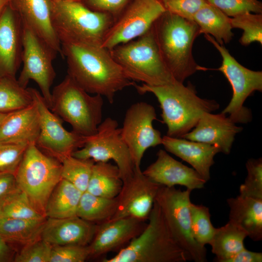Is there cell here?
<instances>
[{"label":"cell","mask_w":262,"mask_h":262,"mask_svg":"<svg viewBox=\"0 0 262 262\" xmlns=\"http://www.w3.org/2000/svg\"><path fill=\"white\" fill-rule=\"evenodd\" d=\"M61 49L67 75L87 93L104 96L111 104L116 93L135 84L127 77L109 50L101 46L64 43Z\"/></svg>","instance_id":"1"},{"label":"cell","mask_w":262,"mask_h":262,"mask_svg":"<svg viewBox=\"0 0 262 262\" xmlns=\"http://www.w3.org/2000/svg\"><path fill=\"white\" fill-rule=\"evenodd\" d=\"M151 30L161 58L177 82L183 83L202 69L192 53L194 42L201 34L193 20L166 10L154 22Z\"/></svg>","instance_id":"2"},{"label":"cell","mask_w":262,"mask_h":262,"mask_svg":"<svg viewBox=\"0 0 262 262\" xmlns=\"http://www.w3.org/2000/svg\"><path fill=\"white\" fill-rule=\"evenodd\" d=\"M134 86L140 94L150 93L156 97L163 123L167 127L166 135L169 137L182 138L196 126L204 112L212 113L219 108L215 100L198 97L191 83L185 86L176 82L159 86L143 83Z\"/></svg>","instance_id":"3"},{"label":"cell","mask_w":262,"mask_h":262,"mask_svg":"<svg viewBox=\"0 0 262 262\" xmlns=\"http://www.w3.org/2000/svg\"><path fill=\"white\" fill-rule=\"evenodd\" d=\"M142 232L103 262H186L188 259L172 235L155 200Z\"/></svg>","instance_id":"4"},{"label":"cell","mask_w":262,"mask_h":262,"mask_svg":"<svg viewBox=\"0 0 262 262\" xmlns=\"http://www.w3.org/2000/svg\"><path fill=\"white\" fill-rule=\"evenodd\" d=\"M52 18L61 45L74 43L101 46L115 21L110 15L93 11L80 1H52Z\"/></svg>","instance_id":"5"},{"label":"cell","mask_w":262,"mask_h":262,"mask_svg":"<svg viewBox=\"0 0 262 262\" xmlns=\"http://www.w3.org/2000/svg\"><path fill=\"white\" fill-rule=\"evenodd\" d=\"M50 110L68 123L72 131L83 136L95 134L102 122L103 100L91 96L68 75L51 92Z\"/></svg>","instance_id":"6"},{"label":"cell","mask_w":262,"mask_h":262,"mask_svg":"<svg viewBox=\"0 0 262 262\" xmlns=\"http://www.w3.org/2000/svg\"><path fill=\"white\" fill-rule=\"evenodd\" d=\"M127 77L150 86L177 82L164 64L150 29L143 35L109 50Z\"/></svg>","instance_id":"7"},{"label":"cell","mask_w":262,"mask_h":262,"mask_svg":"<svg viewBox=\"0 0 262 262\" xmlns=\"http://www.w3.org/2000/svg\"><path fill=\"white\" fill-rule=\"evenodd\" d=\"M61 170L59 160L45 153L35 143H31L28 145L16 173L19 189L45 216L47 201L62 179Z\"/></svg>","instance_id":"8"},{"label":"cell","mask_w":262,"mask_h":262,"mask_svg":"<svg viewBox=\"0 0 262 262\" xmlns=\"http://www.w3.org/2000/svg\"><path fill=\"white\" fill-rule=\"evenodd\" d=\"M174 186L162 185L155 201L160 207L167 227L178 245L189 261H207V250L195 240L192 234L190 213V194Z\"/></svg>","instance_id":"9"},{"label":"cell","mask_w":262,"mask_h":262,"mask_svg":"<svg viewBox=\"0 0 262 262\" xmlns=\"http://www.w3.org/2000/svg\"><path fill=\"white\" fill-rule=\"evenodd\" d=\"M204 36L220 53L222 62L217 70L224 75L232 89L231 100L221 113L229 115L228 116L235 124L249 123L252 120V113L249 108L244 106V103L255 91L262 92V72L244 67L223 45L218 43L209 34H205Z\"/></svg>","instance_id":"10"},{"label":"cell","mask_w":262,"mask_h":262,"mask_svg":"<svg viewBox=\"0 0 262 262\" xmlns=\"http://www.w3.org/2000/svg\"><path fill=\"white\" fill-rule=\"evenodd\" d=\"M72 156L96 162L113 160L117 166L123 181L130 178L134 165L129 149L122 138L117 121L106 118L98 126L97 132L87 136L83 147L74 151Z\"/></svg>","instance_id":"11"},{"label":"cell","mask_w":262,"mask_h":262,"mask_svg":"<svg viewBox=\"0 0 262 262\" xmlns=\"http://www.w3.org/2000/svg\"><path fill=\"white\" fill-rule=\"evenodd\" d=\"M22 69L18 83L27 88L31 80L38 85L47 105L51 106L50 88L56 77L53 61L58 54L34 32L23 24Z\"/></svg>","instance_id":"12"},{"label":"cell","mask_w":262,"mask_h":262,"mask_svg":"<svg viewBox=\"0 0 262 262\" xmlns=\"http://www.w3.org/2000/svg\"><path fill=\"white\" fill-rule=\"evenodd\" d=\"M165 11L160 0H131L109 29L101 47L110 50L138 38Z\"/></svg>","instance_id":"13"},{"label":"cell","mask_w":262,"mask_h":262,"mask_svg":"<svg viewBox=\"0 0 262 262\" xmlns=\"http://www.w3.org/2000/svg\"><path fill=\"white\" fill-rule=\"evenodd\" d=\"M29 89L39 116L40 133L36 146L60 161L83 147L87 137L66 130L62 119L49 108L41 93L36 89Z\"/></svg>","instance_id":"14"},{"label":"cell","mask_w":262,"mask_h":262,"mask_svg":"<svg viewBox=\"0 0 262 262\" xmlns=\"http://www.w3.org/2000/svg\"><path fill=\"white\" fill-rule=\"evenodd\" d=\"M156 119L154 107L145 102L132 104L126 112L120 128L121 135L135 168H140L141 160L148 148L162 143L161 132L152 124Z\"/></svg>","instance_id":"15"},{"label":"cell","mask_w":262,"mask_h":262,"mask_svg":"<svg viewBox=\"0 0 262 262\" xmlns=\"http://www.w3.org/2000/svg\"><path fill=\"white\" fill-rule=\"evenodd\" d=\"M161 186L134 167L132 176L123 181L115 213L110 220L131 217L147 221Z\"/></svg>","instance_id":"16"},{"label":"cell","mask_w":262,"mask_h":262,"mask_svg":"<svg viewBox=\"0 0 262 262\" xmlns=\"http://www.w3.org/2000/svg\"><path fill=\"white\" fill-rule=\"evenodd\" d=\"M145 220L125 217L98 224L94 237L88 246L89 257H98L124 247L139 235L147 225Z\"/></svg>","instance_id":"17"},{"label":"cell","mask_w":262,"mask_h":262,"mask_svg":"<svg viewBox=\"0 0 262 262\" xmlns=\"http://www.w3.org/2000/svg\"><path fill=\"white\" fill-rule=\"evenodd\" d=\"M22 23L8 4L0 15V78L14 77L21 64Z\"/></svg>","instance_id":"18"},{"label":"cell","mask_w":262,"mask_h":262,"mask_svg":"<svg viewBox=\"0 0 262 262\" xmlns=\"http://www.w3.org/2000/svg\"><path fill=\"white\" fill-rule=\"evenodd\" d=\"M22 24L62 56L61 43L53 28L51 0H9Z\"/></svg>","instance_id":"19"},{"label":"cell","mask_w":262,"mask_h":262,"mask_svg":"<svg viewBox=\"0 0 262 262\" xmlns=\"http://www.w3.org/2000/svg\"><path fill=\"white\" fill-rule=\"evenodd\" d=\"M235 124L221 113L204 112L196 126L182 138L215 146L220 152L229 154L235 135L243 130Z\"/></svg>","instance_id":"20"},{"label":"cell","mask_w":262,"mask_h":262,"mask_svg":"<svg viewBox=\"0 0 262 262\" xmlns=\"http://www.w3.org/2000/svg\"><path fill=\"white\" fill-rule=\"evenodd\" d=\"M143 173L154 182L168 187L180 185L192 191L203 188L206 183L193 168L175 160L163 149L158 151L156 160Z\"/></svg>","instance_id":"21"},{"label":"cell","mask_w":262,"mask_h":262,"mask_svg":"<svg viewBox=\"0 0 262 262\" xmlns=\"http://www.w3.org/2000/svg\"><path fill=\"white\" fill-rule=\"evenodd\" d=\"M98 226L77 215L63 218H48L41 238L52 246H87L92 241Z\"/></svg>","instance_id":"22"},{"label":"cell","mask_w":262,"mask_h":262,"mask_svg":"<svg viewBox=\"0 0 262 262\" xmlns=\"http://www.w3.org/2000/svg\"><path fill=\"white\" fill-rule=\"evenodd\" d=\"M165 150L189 164L207 182L210 178V169L215 155L220 152L215 146L183 138L164 135L162 143Z\"/></svg>","instance_id":"23"},{"label":"cell","mask_w":262,"mask_h":262,"mask_svg":"<svg viewBox=\"0 0 262 262\" xmlns=\"http://www.w3.org/2000/svg\"><path fill=\"white\" fill-rule=\"evenodd\" d=\"M39 133V116L33 101L27 108L7 115L0 124V144H36Z\"/></svg>","instance_id":"24"},{"label":"cell","mask_w":262,"mask_h":262,"mask_svg":"<svg viewBox=\"0 0 262 262\" xmlns=\"http://www.w3.org/2000/svg\"><path fill=\"white\" fill-rule=\"evenodd\" d=\"M229 221L243 230L253 241L262 240V199L240 195L229 198Z\"/></svg>","instance_id":"25"},{"label":"cell","mask_w":262,"mask_h":262,"mask_svg":"<svg viewBox=\"0 0 262 262\" xmlns=\"http://www.w3.org/2000/svg\"><path fill=\"white\" fill-rule=\"evenodd\" d=\"M82 193L71 183L62 178L47 201L45 216L63 218L76 215Z\"/></svg>","instance_id":"26"},{"label":"cell","mask_w":262,"mask_h":262,"mask_svg":"<svg viewBox=\"0 0 262 262\" xmlns=\"http://www.w3.org/2000/svg\"><path fill=\"white\" fill-rule=\"evenodd\" d=\"M193 21L201 33L210 35L220 45L229 42L233 36L230 18L208 3L195 15Z\"/></svg>","instance_id":"27"},{"label":"cell","mask_w":262,"mask_h":262,"mask_svg":"<svg viewBox=\"0 0 262 262\" xmlns=\"http://www.w3.org/2000/svg\"><path fill=\"white\" fill-rule=\"evenodd\" d=\"M123 185L116 165L108 162L94 164L86 191L96 196L115 198L119 194Z\"/></svg>","instance_id":"28"},{"label":"cell","mask_w":262,"mask_h":262,"mask_svg":"<svg viewBox=\"0 0 262 262\" xmlns=\"http://www.w3.org/2000/svg\"><path fill=\"white\" fill-rule=\"evenodd\" d=\"M246 237L243 230L229 221L224 226L216 228L210 245L216 262H227L244 249V242Z\"/></svg>","instance_id":"29"},{"label":"cell","mask_w":262,"mask_h":262,"mask_svg":"<svg viewBox=\"0 0 262 262\" xmlns=\"http://www.w3.org/2000/svg\"><path fill=\"white\" fill-rule=\"evenodd\" d=\"M117 206V197H104L86 191L82 193L76 215L87 221L100 224L113 217Z\"/></svg>","instance_id":"30"},{"label":"cell","mask_w":262,"mask_h":262,"mask_svg":"<svg viewBox=\"0 0 262 262\" xmlns=\"http://www.w3.org/2000/svg\"><path fill=\"white\" fill-rule=\"evenodd\" d=\"M46 220L0 217V236L25 245L41 238Z\"/></svg>","instance_id":"31"},{"label":"cell","mask_w":262,"mask_h":262,"mask_svg":"<svg viewBox=\"0 0 262 262\" xmlns=\"http://www.w3.org/2000/svg\"><path fill=\"white\" fill-rule=\"evenodd\" d=\"M33 103L29 88L22 87L14 77L0 78V113L8 114Z\"/></svg>","instance_id":"32"},{"label":"cell","mask_w":262,"mask_h":262,"mask_svg":"<svg viewBox=\"0 0 262 262\" xmlns=\"http://www.w3.org/2000/svg\"><path fill=\"white\" fill-rule=\"evenodd\" d=\"M62 178L66 180L82 192L86 191L95 162L90 159H83L72 155L61 160Z\"/></svg>","instance_id":"33"},{"label":"cell","mask_w":262,"mask_h":262,"mask_svg":"<svg viewBox=\"0 0 262 262\" xmlns=\"http://www.w3.org/2000/svg\"><path fill=\"white\" fill-rule=\"evenodd\" d=\"M0 217L26 220H41L46 217L34 208L21 190L7 198L0 210Z\"/></svg>","instance_id":"34"},{"label":"cell","mask_w":262,"mask_h":262,"mask_svg":"<svg viewBox=\"0 0 262 262\" xmlns=\"http://www.w3.org/2000/svg\"><path fill=\"white\" fill-rule=\"evenodd\" d=\"M191 229L194 239L200 245H210L215 228L211 220L208 207L202 205L190 204Z\"/></svg>","instance_id":"35"},{"label":"cell","mask_w":262,"mask_h":262,"mask_svg":"<svg viewBox=\"0 0 262 262\" xmlns=\"http://www.w3.org/2000/svg\"><path fill=\"white\" fill-rule=\"evenodd\" d=\"M233 28L243 31L239 39L241 45L247 46L253 42L262 45V14L246 13L230 18Z\"/></svg>","instance_id":"36"},{"label":"cell","mask_w":262,"mask_h":262,"mask_svg":"<svg viewBox=\"0 0 262 262\" xmlns=\"http://www.w3.org/2000/svg\"><path fill=\"white\" fill-rule=\"evenodd\" d=\"M247 176L239 188V195L262 199V159H249L246 164Z\"/></svg>","instance_id":"37"},{"label":"cell","mask_w":262,"mask_h":262,"mask_svg":"<svg viewBox=\"0 0 262 262\" xmlns=\"http://www.w3.org/2000/svg\"><path fill=\"white\" fill-rule=\"evenodd\" d=\"M29 144H0V172L16 173Z\"/></svg>","instance_id":"38"},{"label":"cell","mask_w":262,"mask_h":262,"mask_svg":"<svg viewBox=\"0 0 262 262\" xmlns=\"http://www.w3.org/2000/svg\"><path fill=\"white\" fill-rule=\"evenodd\" d=\"M228 16L234 17L246 13L262 14V3L258 0H206Z\"/></svg>","instance_id":"39"},{"label":"cell","mask_w":262,"mask_h":262,"mask_svg":"<svg viewBox=\"0 0 262 262\" xmlns=\"http://www.w3.org/2000/svg\"><path fill=\"white\" fill-rule=\"evenodd\" d=\"M52 246L41 238L25 245L15 256L16 262H49Z\"/></svg>","instance_id":"40"},{"label":"cell","mask_w":262,"mask_h":262,"mask_svg":"<svg viewBox=\"0 0 262 262\" xmlns=\"http://www.w3.org/2000/svg\"><path fill=\"white\" fill-rule=\"evenodd\" d=\"M89 256L88 246H53L49 262H83Z\"/></svg>","instance_id":"41"},{"label":"cell","mask_w":262,"mask_h":262,"mask_svg":"<svg viewBox=\"0 0 262 262\" xmlns=\"http://www.w3.org/2000/svg\"><path fill=\"white\" fill-rule=\"evenodd\" d=\"M207 3L206 0H166L164 5L166 10L193 20L195 15Z\"/></svg>","instance_id":"42"},{"label":"cell","mask_w":262,"mask_h":262,"mask_svg":"<svg viewBox=\"0 0 262 262\" xmlns=\"http://www.w3.org/2000/svg\"><path fill=\"white\" fill-rule=\"evenodd\" d=\"M131 0H82L90 9L112 16L115 20Z\"/></svg>","instance_id":"43"},{"label":"cell","mask_w":262,"mask_h":262,"mask_svg":"<svg viewBox=\"0 0 262 262\" xmlns=\"http://www.w3.org/2000/svg\"><path fill=\"white\" fill-rule=\"evenodd\" d=\"M19 190L15 174L0 172V197L9 196Z\"/></svg>","instance_id":"44"},{"label":"cell","mask_w":262,"mask_h":262,"mask_svg":"<svg viewBox=\"0 0 262 262\" xmlns=\"http://www.w3.org/2000/svg\"><path fill=\"white\" fill-rule=\"evenodd\" d=\"M262 253L247 250L246 248L230 258L227 262H262Z\"/></svg>","instance_id":"45"},{"label":"cell","mask_w":262,"mask_h":262,"mask_svg":"<svg viewBox=\"0 0 262 262\" xmlns=\"http://www.w3.org/2000/svg\"><path fill=\"white\" fill-rule=\"evenodd\" d=\"M11 253V249L7 241L0 236V262L6 261Z\"/></svg>","instance_id":"46"},{"label":"cell","mask_w":262,"mask_h":262,"mask_svg":"<svg viewBox=\"0 0 262 262\" xmlns=\"http://www.w3.org/2000/svg\"><path fill=\"white\" fill-rule=\"evenodd\" d=\"M9 0H0V15L9 4Z\"/></svg>","instance_id":"47"},{"label":"cell","mask_w":262,"mask_h":262,"mask_svg":"<svg viewBox=\"0 0 262 262\" xmlns=\"http://www.w3.org/2000/svg\"><path fill=\"white\" fill-rule=\"evenodd\" d=\"M15 194V193H14ZM13 195V194H12ZM11 196V195H10ZM9 196H6V197H0V210L2 206V205H3L4 203L5 202V201H6V200L7 199V198Z\"/></svg>","instance_id":"48"},{"label":"cell","mask_w":262,"mask_h":262,"mask_svg":"<svg viewBox=\"0 0 262 262\" xmlns=\"http://www.w3.org/2000/svg\"><path fill=\"white\" fill-rule=\"evenodd\" d=\"M52 1L54 2H71V1H80L81 2L82 0H51Z\"/></svg>","instance_id":"49"},{"label":"cell","mask_w":262,"mask_h":262,"mask_svg":"<svg viewBox=\"0 0 262 262\" xmlns=\"http://www.w3.org/2000/svg\"><path fill=\"white\" fill-rule=\"evenodd\" d=\"M8 114L0 113V124L4 120Z\"/></svg>","instance_id":"50"},{"label":"cell","mask_w":262,"mask_h":262,"mask_svg":"<svg viewBox=\"0 0 262 262\" xmlns=\"http://www.w3.org/2000/svg\"><path fill=\"white\" fill-rule=\"evenodd\" d=\"M162 2H164L166 0H160Z\"/></svg>","instance_id":"51"}]
</instances>
